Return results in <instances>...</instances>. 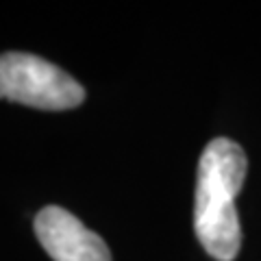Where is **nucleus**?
<instances>
[{"label":"nucleus","mask_w":261,"mask_h":261,"mask_svg":"<svg viewBox=\"0 0 261 261\" xmlns=\"http://www.w3.org/2000/svg\"><path fill=\"white\" fill-rule=\"evenodd\" d=\"M246 152L226 137L211 140L200 154L194 228L202 248L218 261H233L242 246L235 196L246 181Z\"/></svg>","instance_id":"f257e3e1"},{"label":"nucleus","mask_w":261,"mask_h":261,"mask_svg":"<svg viewBox=\"0 0 261 261\" xmlns=\"http://www.w3.org/2000/svg\"><path fill=\"white\" fill-rule=\"evenodd\" d=\"M0 98L44 111L74 109L85 89L59 65L29 53L0 55Z\"/></svg>","instance_id":"f03ea898"},{"label":"nucleus","mask_w":261,"mask_h":261,"mask_svg":"<svg viewBox=\"0 0 261 261\" xmlns=\"http://www.w3.org/2000/svg\"><path fill=\"white\" fill-rule=\"evenodd\" d=\"M35 235L55 261H111L105 240L63 207L50 205L39 211Z\"/></svg>","instance_id":"7ed1b4c3"}]
</instances>
